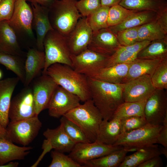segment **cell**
<instances>
[{
  "label": "cell",
  "mask_w": 167,
  "mask_h": 167,
  "mask_svg": "<svg viewBox=\"0 0 167 167\" xmlns=\"http://www.w3.org/2000/svg\"><path fill=\"white\" fill-rule=\"evenodd\" d=\"M162 126L147 123L139 128L121 134L113 145L121 146L133 152L152 146L157 143V138Z\"/></svg>",
  "instance_id": "obj_6"
},
{
  "label": "cell",
  "mask_w": 167,
  "mask_h": 167,
  "mask_svg": "<svg viewBox=\"0 0 167 167\" xmlns=\"http://www.w3.org/2000/svg\"><path fill=\"white\" fill-rule=\"evenodd\" d=\"M63 116L77 125L90 142L96 140L99 126L103 119L91 99L80 104Z\"/></svg>",
  "instance_id": "obj_3"
},
{
  "label": "cell",
  "mask_w": 167,
  "mask_h": 167,
  "mask_svg": "<svg viewBox=\"0 0 167 167\" xmlns=\"http://www.w3.org/2000/svg\"><path fill=\"white\" fill-rule=\"evenodd\" d=\"M133 154L126 156L119 167H137L142 163L161 155L158 146L154 144L138 149Z\"/></svg>",
  "instance_id": "obj_29"
},
{
  "label": "cell",
  "mask_w": 167,
  "mask_h": 167,
  "mask_svg": "<svg viewBox=\"0 0 167 167\" xmlns=\"http://www.w3.org/2000/svg\"><path fill=\"white\" fill-rule=\"evenodd\" d=\"M119 5L128 9L151 11L158 14L167 11L166 0H122Z\"/></svg>",
  "instance_id": "obj_30"
},
{
  "label": "cell",
  "mask_w": 167,
  "mask_h": 167,
  "mask_svg": "<svg viewBox=\"0 0 167 167\" xmlns=\"http://www.w3.org/2000/svg\"><path fill=\"white\" fill-rule=\"evenodd\" d=\"M121 134L138 129L147 123L144 116H134L120 120Z\"/></svg>",
  "instance_id": "obj_42"
},
{
  "label": "cell",
  "mask_w": 167,
  "mask_h": 167,
  "mask_svg": "<svg viewBox=\"0 0 167 167\" xmlns=\"http://www.w3.org/2000/svg\"><path fill=\"white\" fill-rule=\"evenodd\" d=\"M0 64L13 72L24 84L25 80L24 63L19 56L0 52Z\"/></svg>",
  "instance_id": "obj_33"
},
{
  "label": "cell",
  "mask_w": 167,
  "mask_h": 167,
  "mask_svg": "<svg viewBox=\"0 0 167 167\" xmlns=\"http://www.w3.org/2000/svg\"><path fill=\"white\" fill-rule=\"evenodd\" d=\"M3 77V73L2 70L0 69V80Z\"/></svg>",
  "instance_id": "obj_53"
},
{
  "label": "cell",
  "mask_w": 167,
  "mask_h": 167,
  "mask_svg": "<svg viewBox=\"0 0 167 167\" xmlns=\"http://www.w3.org/2000/svg\"><path fill=\"white\" fill-rule=\"evenodd\" d=\"M159 151L161 155H164L167 158V148L162 145L158 146Z\"/></svg>",
  "instance_id": "obj_52"
},
{
  "label": "cell",
  "mask_w": 167,
  "mask_h": 167,
  "mask_svg": "<svg viewBox=\"0 0 167 167\" xmlns=\"http://www.w3.org/2000/svg\"><path fill=\"white\" fill-rule=\"evenodd\" d=\"M109 57L87 48L77 55L71 54L72 68L89 77L106 67Z\"/></svg>",
  "instance_id": "obj_8"
},
{
  "label": "cell",
  "mask_w": 167,
  "mask_h": 167,
  "mask_svg": "<svg viewBox=\"0 0 167 167\" xmlns=\"http://www.w3.org/2000/svg\"><path fill=\"white\" fill-rule=\"evenodd\" d=\"M130 63L103 68L88 77L113 84H122L126 75Z\"/></svg>",
  "instance_id": "obj_26"
},
{
  "label": "cell",
  "mask_w": 167,
  "mask_h": 167,
  "mask_svg": "<svg viewBox=\"0 0 167 167\" xmlns=\"http://www.w3.org/2000/svg\"><path fill=\"white\" fill-rule=\"evenodd\" d=\"M8 139L6 135V128L2 126L0 122V139Z\"/></svg>",
  "instance_id": "obj_50"
},
{
  "label": "cell",
  "mask_w": 167,
  "mask_h": 167,
  "mask_svg": "<svg viewBox=\"0 0 167 167\" xmlns=\"http://www.w3.org/2000/svg\"><path fill=\"white\" fill-rule=\"evenodd\" d=\"M156 89L150 76L143 75L123 84L124 100L128 102L147 100Z\"/></svg>",
  "instance_id": "obj_13"
},
{
  "label": "cell",
  "mask_w": 167,
  "mask_h": 167,
  "mask_svg": "<svg viewBox=\"0 0 167 167\" xmlns=\"http://www.w3.org/2000/svg\"><path fill=\"white\" fill-rule=\"evenodd\" d=\"M121 134L120 120L115 118L109 121L103 119L99 126L96 141L107 145H113Z\"/></svg>",
  "instance_id": "obj_27"
},
{
  "label": "cell",
  "mask_w": 167,
  "mask_h": 167,
  "mask_svg": "<svg viewBox=\"0 0 167 167\" xmlns=\"http://www.w3.org/2000/svg\"><path fill=\"white\" fill-rule=\"evenodd\" d=\"M76 7L83 17H87L101 6V0H80L76 2Z\"/></svg>",
  "instance_id": "obj_43"
},
{
  "label": "cell",
  "mask_w": 167,
  "mask_h": 167,
  "mask_svg": "<svg viewBox=\"0 0 167 167\" xmlns=\"http://www.w3.org/2000/svg\"><path fill=\"white\" fill-rule=\"evenodd\" d=\"M146 101L124 102L117 108L112 119L115 118L121 120L134 116H144V109Z\"/></svg>",
  "instance_id": "obj_34"
},
{
  "label": "cell",
  "mask_w": 167,
  "mask_h": 167,
  "mask_svg": "<svg viewBox=\"0 0 167 167\" xmlns=\"http://www.w3.org/2000/svg\"><path fill=\"white\" fill-rule=\"evenodd\" d=\"M44 140L51 148L59 152H70L76 144L66 133L62 125L56 128H47L43 133Z\"/></svg>",
  "instance_id": "obj_21"
},
{
  "label": "cell",
  "mask_w": 167,
  "mask_h": 167,
  "mask_svg": "<svg viewBox=\"0 0 167 167\" xmlns=\"http://www.w3.org/2000/svg\"><path fill=\"white\" fill-rule=\"evenodd\" d=\"M167 58V38L151 41L139 52L137 58L163 59Z\"/></svg>",
  "instance_id": "obj_32"
},
{
  "label": "cell",
  "mask_w": 167,
  "mask_h": 167,
  "mask_svg": "<svg viewBox=\"0 0 167 167\" xmlns=\"http://www.w3.org/2000/svg\"><path fill=\"white\" fill-rule=\"evenodd\" d=\"M163 165L160 156L153 157L139 165L137 167H161Z\"/></svg>",
  "instance_id": "obj_47"
},
{
  "label": "cell",
  "mask_w": 167,
  "mask_h": 167,
  "mask_svg": "<svg viewBox=\"0 0 167 167\" xmlns=\"http://www.w3.org/2000/svg\"><path fill=\"white\" fill-rule=\"evenodd\" d=\"M19 165L18 162L11 161L4 165H0V167H17Z\"/></svg>",
  "instance_id": "obj_51"
},
{
  "label": "cell",
  "mask_w": 167,
  "mask_h": 167,
  "mask_svg": "<svg viewBox=\"0 0 167 167\" xmlns=\"http://www.w3.org/2000/svg\"><path fill=\"white\" fill-rule=\"evenodd\" d=\"M162 126L157 138V143L167 148V115L162 122Z\"/></svg>",
  "instance_id": "obj_45"
},
{
  "label": "cell",
  "mask_w": 167,
  "mask_h": 167,
  "mask_svg": "<svg viewBox=\"0 0 167 167\" xmlns=\"http://www.w3.org/2000/svg\"><path fill=\"white\" fill-rule=\"evenodd\" d=\"M151 79L156 89H167V58L163 59L158 65Z\"/></svg>",
  "instance_id": "obj_38"
},
{
  "label": "cell",
  "mask_w": 167,
  "mask_h": 167,
  "mask_svg": "<svg viewBox=\"0 0 167 167\" xmlns=\"http://www.w3.org/2000/svg\"><path fill=\"white\" fill-rule=\"evenodd\" d=\"M132 150L123 148L102 156L88 161L84 167H117L123 161L127 153Z\"/></svg>",
  "instance_id": "obj_31"
},
{
  "label": "cell",
  "mask_w": 167,
  "mask_h": 167,
  "mask_svg": "<svg viewBox=\"0 0 167 167\" xmlns=\"http://www.w3.org/2000/svg\"><path fill=\"white\" fill-rule=\"evenodd\" d=\"M109 8L101 6L86 17L88 22L93 32L108 27L107 19Z\"/></svg>",
  "instance_id": "obj_35"
},
{
  "label": "cell",
  "mask_w": 167,
  "mask_h": 167,
  "mask_svg": "<svg viewBox=\"0 0 167 167\" xmlns=\"http://www.w3.org/2000/svg\"><path fill=\"white\" fill-rule=\"evenodd\" d=\"M60 122L66 134L75 143L90 142L82 130L75 123L64 116L61 117Z\"/></svg>",
  "instance_id": "obj_36"
},
{
  "label": "cell",
  "mask_w": 167,
  "mask_h": 167,
  "mask_svg": "<svg viewBox=\"0 0 167 167\" xmlns=\"http://www.w3.org/2000/svg\"><path fill=\"white\" fill-rule=\"evenodd\" d=\"M31 5L33 14L32 25L36 35L37 46L39 50L42 51L46 35L54 29L49 18V9L36 3H31Z\"/></svg>",
  "instance_id": "obj_19"
},
{
  "label": "cell",
  "mask_w": 167,
  "mask_h": 167,
  "mask_svg": "<svg viewBox=\"0 0 167 167\" xmlns=\"http://www.w3.org/2000/svg\"><path fill=\"white\" fill-rule=\"evenodd\" d=\"M32 149L31 147L18 146L7 139H0V165L15 160H24Z\"/></svg>",
  "instance_id": "obj_24"
},
{
  "label": "cell",
  "mask_w": 167,
  "mask_h": 167,
  "mask_svg": "<svg viewBox=\"0 0 167 167\" xmlns=\"http://www.w3.org/2000/svg\"><path fill=\"white\" fill-rule=\"evenodd\" d=\"M167 38V11L159 14L154 20L140 26L138 41H152Z\"/></svg>",
  "instance_id": "obj_18"
},
{
  "label": "cell",
  "mask_w": 167,
  "mask_h": 167,
  "mask_svg": "<svg viewBox=\"0 0 167 167\" xmlns=\"http://www.w3.org/2000/svg\"><path fill=\"white\" fill-rule=\"evenodd\" d=\"M159 14L151 11H136L122 23L108 28L115 34L119 31L140 26L151 21L155 19Z\"/></svg>",
  "instance_id": "obj_28"
},
{
  "label": "cell",
  "mask_w": 167,
  "mask_h": 167,
  "mask_svg": "<svg viewBox=\"0 0 167 167\" xmlns=\"http://www.w3.org/2000/svg\"><path fill=\"white\" fill-rule=\"evenodd\" d=\"M135 11L126 8L119 4L109 7L107 19L108 27L120 24Z\"/></svg>",
  "instance_id": "obj_37"
},
{
  "label": "cell",
  "mask_w": 167,
  "mask_h": 167,
  "mask_svg": "<svg viewBox=\"0 0 167 167\" xmlns=\"http://www.w3.org/2000/svg\"><path fill=\"white\" fill-rule=\"evenodd\" d=\"M45 64L43 74L47 68L56 63L68 65L72 68L71 55L66 37L54 30L49 31L44 41Z\"/></svg>",
  "instance_id": "obj_5"
},
{
  "label": "cell",
  "mask_w": 167,
  "mask_h": 167,
  "mask_svg": "<svg viewBox=\"0 0 167 167\" xmlns=\"http://www.w3.org/2000/svg\"><path fill=\"white\" fill-rule=\"evenodd\" d=\"M164 59L136 58L130 63L127 74L122 84L126 83L144 75H148L151 77L157 66Z\"/></svg>",
  "instance_id": "obj_23"
},
{
  "label": "cell",
  "mask_w": 167,
  "mask_h": 167,
  "mask_svg": "<svg viewBox=\"0 0 167 167\" xmlns=\"http://www.w3.org/2000/svg\"><path fill=\"white\" fill-rule=\"evenodd\" d=\"M58 85L46 74H43L34 82L32 89L37 115L47 109L52 94Z\"/></svg>",
  "instance_id": "obj_16"
},
{
  "label": "cell",
  "mask_w": 167,
  "mask_h": 167,
  "mask_svg": "<svg viewBox=\"0 0 167 167\" xmlns=\"http://www.w3.org/2000/svg\"><path fill=\"white\" fill-rule=\"evenodd\" d=\"M55 0H26L31 2L36 3L40 5L49 8Z\"/></svg>",
  "instance_id": "obj_48"
},
{
  "label": "cell",
  "mask_w": 167,
  "mask_h": 167,
  "mask_svg": "<svg viewBox=\"0 0 167 167\" xmlns=\"http://www.w3.org/2000/svg\"><path fill=\"white\" fill-rule=\"evenodd\" d=\"M0 52L20 56L16 33L7 21L0 22Z\"/></svg>",
  "instance_id": "obj_25"
},
{
  "label": "cell",
  "mask_w": 167,
  "mask_h": 167,
  "mask_svg": "<svg viewBox=\"0 0 167 167\" xmlns=\"http://www.w3.org/2000/svg\"><path fill=\"white\" fill-rule=\"evenodd\" d=\"M45 64L44 52L34 48L29 49L24 63L25 80L24 85H28L43 70Z\"/></svg>",
  "instance_id": "obj_22"
},
{
  "label": "cell",
  "mask_w": 167,
  "mask_h": 167,
  "mask_svg": "<svg viewBox=\"0 0 167 167\" xmlns=\"http://www.w3.org/2000/svg\"><path fill=\"white\" fill-rule=\"evenodd\" d=\"M1 0H0V1H1Z\"/></svg>",
  "instance_id": "obj_54"
},
{
  "label": "cell",
  "mask_w": 167,
  "mask_h": 167,
  "mask_svg": "<svg viewBox=\"0 0 167 167\" xmlns=\"http://www.w3.org/2000/svg\"><path fill=\"white\" fill-rule=\"evenodd\" d=\"M77 0H55L49 8V17L54 30L65 37L82 16L76 6Z\"/></svg>",
  "instance_id": "obj_4"
},
{
  "label": "cell",
  "mask_w": 167,
  "mask_h": 167,
  "mask_svg": "<svg viewBox=\"0 0 167 167\" xmlns=\"http://www.w3.org/2000/svg\"><path fill=\"white\" fill-rule=\"evenodd\" d=\"M151 41L147 40L138 41L128 46H121L128 51L138 54L140 51L148 45Z\"/></svg>",
  "instance_id": "obj_46"
},
{
  "label": "cell",
  "mask_w": 167,
  "mask_h": 167,
  "mask_svg": "<svg viewBox=\"0 0 167 167\" xmlns=\"http://www.w3.org/2000/svg\"><path fill=\"white\" fill-rule=\"evenodd\" d=\"M81 101L76 95L58 85L55 89L47 109L49 115L58 118L79 105Z\"/></svg>",
  "instance_id": "obj_11"
},
{
  "label": "cell",
  "mask_w": 167,
  "mask_h": 167,
  "mask_svg": "<svg viewBox=\"0 0 167 167\" xmlns=\"http://www.w3.org/2000/svg\"><path fill=\"white\" fill-rule=\"evenodd\" d=\"M46 74L56 83L78 96L84 102L91 98L87 77L71 67L59 63L54 64L47 69Z\"/></svg>",
  "instance_id": "obj_2"
},
{
  "label": "cell",
  "mask_w": 167,
  "mask_h": 167,
  "mask_svg": "<svg viewBox=\"0 0 167 167\" xmlns=\"http://www.w3.org/2000/svg\"><path fill=\"white\" fill-rule=\"evenodd\" d=\"M137 54L125 50L121 46L109 57L106 67L130 63L137 58Z\"/></svg>",
  "instance_id": "obj_39"
},
{
  "label": "cell",
  "mask_w": 167,
  "mask_h": 167,
  "mask_svg": "<svg viewBox=\"0 0 167 167\" xmlns=\"http://www.w3.org/2000/svg\"><path fill=\"white\" fill-rule=\"evenodd\" d=\"M121 46L116 34L108 27L93 32L87 48L110 56Z\"/></svg>",
  "instance_id": "obj_17"
},
{
  "label": "cell",
  "mask_w": 167,
  "mask_h": 167,
  "mask_svg": "<svg viewBox=\"0 0 167 167\" xmlns=\"http://www.w3.org/2000/svg\"><path fill=\"white\" fill-rule=\"evenodd\" d=\"M122 0H101V6L110 7L119 4Z\"/></svg>",
  "instance_id": "obj_49"
},
{
  "label": "cell",
  "mask_w": 167,
  "mask_h": 167,
  "mask_svg": "<svg viewBox=\"0 0 167 167\" xmlns=\"http://www.w3.org/2000/svg\"><path fill=\"white\" fill-rule=\"evenodd\" d=\"M52 160L49 167H83L69 156L55 150L51 152Z\"/></svg>",
  "instance_id": "obj_40"
},
{
  "label": "cell",
  "mask_w": 167,
  "mask_h": 167,
  "mask_svg": "<svg viewBox=\"0 0 167 167\" xmlns=\"http://www.w3.org/2000/svg\"><path fill=\"white\" fill-rule=\"evenodd\" d=\"M42 126L38 116L9 122L6 128L7 136L12 142L26 146L36 138Z\"/></svg>",
  "instance_id": "obj_7"
},
{
  "label": "cell",
  "mask_w": 167,
  "mask_h": 167,
  "mask_svg": "<svg viewBox=\"0 0 167 167\" xmlns=\"http://www.w3.org/2000/svg\"><path fill=\"white\" fill-rule=\"evenodd\" d=\"M26 0H15L12 15L7 21L16 32L25 33L32 37L33 14L32 8Z\"/></svg>",
  "instance_id": "obj_15"
},
{
  "label": "cell",
  "mask_w": 167,
  "mask_h": 167,
  "mask_svg": "<svg viewBox=\"0 0 167 167\" xmlns=\"http://www.w3.org/2000/svg\"><path fill=\"white\" fill-rule=\"evenodd\" d=\"M15 0H1L0 2V22L8 21L14 10Z\"/></svg>",
  "instance_id": "obj_44"
},
{
  "label": "cell",
  "mask_w": 167,
  "mask_h": 167,
  "mask_svg": "<svg viewBox=\"0 0 167 167\" xmlns=\"http://www.w3.org/2000/svg\"><path fill=\"white\" fill-rule=\"evenodd\" d=\"M87 77L91 98L103 120H110L118 106L124 102L123 84L111 83Z\"/></svg>",
  "instance_id": "obj_1"
},
{
  "label": "cell",
  "mask_w": 167,
  "mask_h": 167,
  "mask_svg": "<svg viewBox=\"0 0 167 167\" xmlns=\"http://www.w3.org/2000/svg\"><path fill=\"white\" fill-rule=\"evenodd\" d=\"M139 27L124 29L115 34L118 41L121 46H128L138 41Z\"/></svg>",
  "instance_id": "obj_41"
},
{
  "label": "cell",
  "mask_w": 167,
  "mask_h": 167,
  "mask_svg": "<svg viewBox=\"0 0 167 167\" xmlns=\"http://www.w3.org/2000/svg\"><path fill=\"white\" fill-rule=\"evenodd\" d=\"M93 31L86 17L82 16L66 37L72 55H77L87 49L92 36Z\"/></svg>",
  "instance_id": "obj_14"
},
{
  "label": "cell",
  "mask_w": 167,
  "mask_h": 167,
  "mask_svg": "<svg viewBox=\"0 0 167 167\" xmlns=\"http://www.w3.org/2000/svg\"><path fill=\"white\" fill-rule=\"evenodd\" d=\"M19 80L17 77L0 80V122L5 128L10 122L8 113L12 95Z\"/></svg>",
  "instance_id": "obj_20"
},
{
  "label": "cell",
  "mask_w": 167,
  "mask_h": 167,
  "mask_svg": "<svg viewBox=\"0 0 167 167\" xmlns=\"http://www.w3.org/2000/svg\"><path fill=\"white\" fill-rule=\"evenodd\" d=\"M36 116L32 89L27 86L11 99L8 117L14 122Z\"/></svg>",
  "instance_id": "obj_10"
},
{
  "label": "cell",
  "mask_w": 167,
  "mask_h": 167,
  "mask_svg": "<svg viewBox=\"0 0 167 167\" xmlns=\"http://www.w3.org/2000/svg\"><path fill=\"white\" fill-rule=\"evenodd\" d=\"M167 115V96L165 90L156 89L146 101L144 116L147 123L162 125Z\"/></svg>",
  "instance_id": "obj_12"
},
{
  "label": "cell",
  "mask_w": 167,
  "mask_h": 167,
  "mask_svg": "<svg viewBox=\"0 0 167 167\" xmlns=\"http://www.w3.org/2000/svg\"><path fill=\"white\" fill-rule=\"evenodd\" d=\"M123 148L121 146L107 145L96 141L79 143L75 144L68 156L83 166L88 161Z\"/></svg>",
  "instance_id": "obj_9"
}]
</instances>
